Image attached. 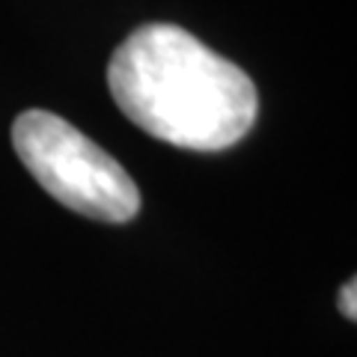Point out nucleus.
Segmentation results:
<instances>
[{"mask_svg": "<svg viewBox=\"0 0 357 357\" xmlns=\"http://www.w3.org/2000/svg\"><path fill=\"white\" fill-rule=\"evenodd\" d=\"M13 146L30 176L66 208L107 223L137 218L140 191L134 178L63 116L24 110L13 126Z\"/></svg>", "mask_w": 357, "mask_h": 357, "instance_id": "f03ea898", "label": "nucleus"}, {"mask_svg": "<svg viewBox=\"0 0 357 357\" xmlns=\"http://www.w3.org/2000/svg\"><path fill=\"white\" fill-rule=\"evenodd\" d=\"M107 86L149 137L194 152L236 146L259 110L250 77L176 24L134 30L110 57Z\"/></svg>", "mask_w": 357, "mask_h": 357, "instance_id": "f257e3e1", "label": "nucleus"}, {"mask_svg": "<svg viewBox=\"0 0 357 357\" xmlns=\"http://www.w3.org/2000/svg\"><path fill=\"white\" fill-rule=\"evenodd\" d=\"M354 289H357V283L354 280H349L342 289H340V312L345 319H357V304H354Z\"/></svg>", "mask_w": 357, "mask_h": 357, "instance_id": "7ed1b4c3", "label": "nucleus"}]
</instances>
